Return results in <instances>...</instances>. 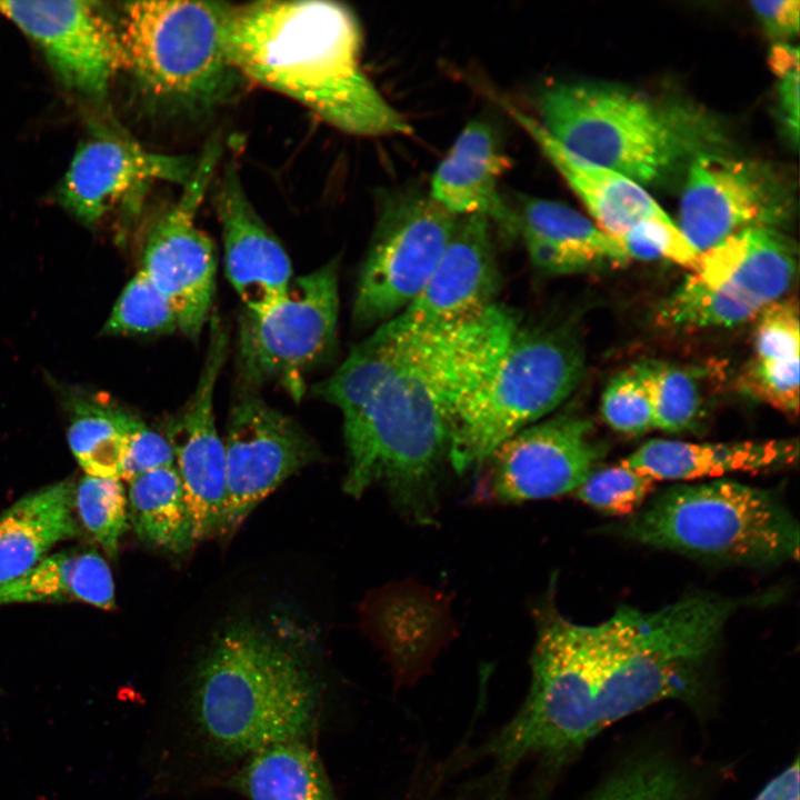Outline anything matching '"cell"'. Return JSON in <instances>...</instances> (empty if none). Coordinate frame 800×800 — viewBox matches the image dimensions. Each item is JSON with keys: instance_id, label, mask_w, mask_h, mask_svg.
<instances>
[{"instance_id": "10", "label": "cell", "mask_w": 800, "mask_h": 800, "mask_svg": "<svg viewBox=\"0 0 800 800\" xmlns=\"http://www.w3.org/2000/svg\"><path fill=\"white\" fill-rule=\"evenodd\" d=\"M338 314L337 260L292 278L282 299L266 312L243 311L237 354L241 382L247 388L274 382L299 401L306 374L334 348Z\"/></svg>"}, {"instance_id": "2", "label": "cell", "mask_w": 800, "mask_h": 800, "mask_svg": "<svg viewBox=\"0 0 800 800\" xmlns=\"http://www.w3.org/2000/svg\"><path fill=\"white\" fill-rule=\"evenodd\" d=\"M226 48L238 72L354 136L412 129L360 64L361 31L346 6L323 0L258 1L227 9Z\"/></svg>"}, {"instance_id": "27", "label": "cell", "mask_w": 800, "mask_h": 800, "mask_svg": "<svg viewBox=\"0 0 800 800\" xmlns=\"http://www.w3.org/2000/svg\"><path fill=\"white\" fill-rule=\"evenodd\" d=\"M68 410L69 446L86 474L120 480L130 442L144 423L98 398L71 397Z\"/></svg>"}, {"instance_id": "39", "label": "cell", "mask_w": 800, "mask_h": 800, "mask_svg": "<svg viewBox=\"0 0 800 800\" xmlns=\"http://www.w3.org/2000/svg\"><path fill=\"white\" fill-rule=\"evenodd\" d=\"M743 384L749 393L791 416L799 410L800 362L793 359L754 358Z\"/></svg>"}, {"instance_id": "4", "label": "cell", "mask_w": 800, "mask_h": 800, "mask_svg": "<svg viewBox=\"0 0 800 800\" xmlns=\"http://www.w3.org/2000/svg\"><path fill=\"white\" fill-rule=\"evenodd\" d=\"M746 601L710 593L654 611L623 606L594 627L599 730L664 700H692L730 617Z\"/></svg>"}, {"instance_id": "42", "label": "cell", "mask_w": 800, "mask_h": 800, "mask_svg": "<svg viewBox=\"0 0 800 800\" xmlns=\"http://www.w3.org/2000/svg\"><path fill=\"white\" fill-rule=\"evenodd\" d=\"M173 464L174 456L167 438L144 426L130 442L120 479L130 482L144 473Z\"/></svg>"}, {"instance_id": "25", "label": "cell", "mask_w": 800, "mask_h": 800, "mask_svg": "<svg viewBox=\"0 0 800 800\" xmlns=\"http://www.w3.org/2000/svg\"><path fill=\"white\" fill-rule=\"evenodd\" d=\"M74 487L59 481L29 493L0 514V584L38 564L60 541L74 538Z\"/></svg>"}, {"instance_id": "9", "label": "cell", "mask_w": 800, "mask_h": 800, "mask_svg": "<svg viewBox=\"0 0 800 800\" xmlns=\"http://www.w3.org/2000/svg\"><path fill=\"white\" fill-rule=\"evenodd\" d=\"M583 374V349L568 328H519L454 420L448 453L454 470L486 462L506 440L569 398Z\"/></svg>"}, {"instance_id": "21", "label": "cell", "mask_w": 800, "mask_h": 800, "mask_svg": "<svg viewBox=\"0 0 800 800\" xmlns=\"http://www.w3.org/2000/svg\"><path fill=\"white\" fill-rule=\"evenodd\" d=\"M509 168L510 159L493 128L472 120L438 164L428 192L451 214H483L512 234L518 231L517 212L499 192V181Z\"/></svg>"}, {"instance_id": "6", "label": "cell", "mask_w": 800, "mask_h": 800, "mask_svg": "<svg viewBox=\"0 0 800 800\" xmlns=\"http://www.w3.org/2000/svg\"><path fill=\"white\" fill-rule=\"evenodd\" d=\"M552 594L539 604L528 694L514 716L484 746L503 773L530 759H568L598 732L600 664L593 626L562 616Z\"/></svg>"}, {"instance_id": "32", "label": "cell", "mask_w": 800, "mask_h": 800, "mask_svg": "<svg viewBox=\"0 0 800 800\" xmlns=\"http://www.w3.org/2000/svg\"><path fill=\"white\" fill-rule=\"evenodd\" d=\"M633 366L649 392L654 428L672 433L691 429L702 410V394L696 374L658 360Z\"/></svg>"}, {"instance_id": "5", "label": "cell", "mask_w": 800, "mask_h": 800, "mask_svg": "<svg viewBox=\"0 0 800 800\" xmlns=\"http://www.w3.org/2000/svg\"><path fill=\"white\" fill-rule=\"evenodd\" d=\"M193 711L207 740L228 756H251L309 732L317 692L302 661L264 630L240 623L201 663Z\"/></svg>"}, {"instance_id": "13", "label": "cell", "mask_w": 800, "mask_h": 800, "mask_svg": "<svg viewBox=\"0 0 800 800\" xmlns=\"http://www.w3.org/2000/svg\"><path fill=\"white\" fill-rule=\"evenodd\" d=\"M793 208L792 188L773 167L710 152L686 170L677 226L701 253L747 229L781 230Z\"/></svg>"}, {"instance_id": "20", "label": "cell", "mask_w": 800, "mask_h": 800, "mask_svg": "<svg viewBox=\"0 0 800 800\" xmlns=\"http://www.w3.org/2000/svg\"><path fill=\"white\" fill-rule=\"evenodd\" d=\"M214 191L227 276L244 311L261 314L287 292L289 257L251 204L233 164L226 167Z\"/></svg>"}, {"instance_id": "3", "label": "cell", "mask_w": 800, "mask_h": 800, "mask_svg": "<svg viewBox=\"0 0 800 800\" xmlns=\"http://www.w3.org/2000/svg\"><path fill=\"white\" fill-rule=\"evenodd\" d=\"M538 104L539 123L562 148L640 186L666 181L698 156L729 148L722 124L702 107L614 83H553Z\"/></svg>"}, {"instance_id": "36", "label": "cell", "mask_w": 800, "mask_h": 800, "mask_svg": "<svg viewBox=\"0 0 800 800\" xmlns=\"http://www.w3.org/2000/svg\"><path fill=\"white\" fill-rule=\"evenodd\" d=\"M653 488V479L619 464L593 470L576 491L582 502L603 513L630 517Z\"/></svg>"}, {"instance_id": "46", "label": "cell", "mask_w": 800, "mask_h": 800, "mask_svg": "<svg viewBox=\"0 0 800 800\" xmlns=\"http://www.w3.org/2000/svg\"><path fill=\"white\" fill-rule=\"evenodd\" d=\"M769 63L776 76L799 69V50L788 43H776L770 51Z\"/></svg>"}, {"instance_id": "8", "label": "cell", "mask_w": 800, "mask_h": 800, "mask_svg": "<svg viewBox=\"0 0 800 800\" xmlns=\"http://www.w3.org/2000/svg\"><path fill=\"white\" fill-rule=\"evenodd\" d=\"M228 4L133 1L118 24L123 68L172 111L198 114L228 102L243 78L226 48Z\"/></svg>"}, {"instance_id": "29", "label": "cell", "mask_w": 800, "mask_h": 800, "mask_svg": "<svg viewBox=\"0 0 800 800\" xmlns=\"http://www.w3.org/2000/svg\"><path fill=\"white\" fill-rule=\"evenodd\" d=\"M238 784L250 800H334L318 757L302 740L251 754Z\"/></svg>"}, {"instance_id": "23", "label": "cell", "mask_w": 800, "mask_h": 800, "mask_svg": "<svg viewBox=\"0 0 800 800\" xmlns=\"http://www.w3.org/2000/svg\"><path fill=\"white\" fill-rule=\"evenodd\" d=\"M508 110L536 141L603 231L619 238L641 221L671 220L642 186L618 172L573 156L553 140L537 119L512 106H508Z\"/></svg>"}, {"instance_id": "18", "label": "cell", "mask_w": 800, "mask_h": 800, "mask_svg": "<svg viewBox=\"0 0 800 800\" xmlns=\"http://www.w3.org/2000/svg\"><path fill=\"white\" fill-rule=\"evenodd\" d=\"M109 124L98 123L79 144L58 188L60 204L87 224L154 181L182 187L196 164L197 158L149 151Z\"/></svg>"}, {"instance_id": "41", "label": "cell", "mask_w": 800, "mask_h": 800, "mask_svg": "<svg viewBox=\"0 0 800 800\" xmlns=\"http://www.w3.org/2000/svg\"><path fill=\"white\" fill-rule=\"evenodd\" d=\"M530 261L538 270L550 274H572L603 267L602 257L572 247L521 232Z\"/></svg>"}, {"instance_id": "12", "label": "cell", "mask_w": 800, "mask_h": 800, "mask_svg": "<svg viewBox=\"0 0 800 800\" xmlns=\"http://www.w3.org/2000/svg\"><path fill=\"white\" fill-rule=\"evenodd\" d=\"M221 153L218 140L206 144L178 200L150 223L142 242L140 270L171 303L178 329L192 339L209 318L216 289V248L197 214Z\"/></svg>"}, {"instance_id": "22", "label": "cell", "mask_w": 800, "mask_h": 800, "mask_svg": "<svg viewBox=\"0 0 800 800\" xmlns=\"http://www.w3.org/2000/svg\"><path fill=\"white\" fill-rule=\"evenodd\" d=\"M798 269L794 241L779 229L751 228L699 253L692 273L758 309L779 301Z\"/></svg>"}, {"instance_id": "19", "label": "cell", "mask_w": 800, "mask_h": 800, "mask_svg": "<svg viewBox=\"0 0 800 800\" xmlns=\"http://www.w3.org/2000/svg\"><path fill=\"white\" fill-rule=\"evenodd\" d=\"M483 214L459 217L452 237L417 298L388 323L439 329L464 323L494 304L499 271Z\"/></svg>"}, {"instance_id": "17", "label": "cell", "mask_w": 800, "mask_h": 800, "mask_svg": "<svg viewBox=\"0 0 800 800\" xmlns=\"http://www.w3.org/2000/svg\"><path fill=\"white\" fill-rule=\"evenodd\" d=\"M603 453L586 419L563 414L538 421L491 454L489 491L503 503L566 494L586 481Z\"/></svg>"}, {"instance_id": "14", "label": "cell", "mask_w": 800, "mask_h": 800, "mask_svg": "<svg viewBox=\"0 0 800 800\" xmlns=\"http://www.w3.org/2000/svg\"><path fill=\"white\" fill-rule=\"evenodd\" d=\"M223 444L226 500L220 531L224 532L239 527L266 497L318 454L293 419L251 392L232 406Z\"/></svg>"}, {"instance_id": "30", "label": "cell", "mask_w": 800, "mask_h": 800, "mask_svg": "<svg viewBox=\"0 0 800 800\" xmlns=\"http://www.w3.org/2000/svg\"><path fill=\"white\" fill-rule=\"evenodd\" d=\"M518 231L596 253L609 263L629 260L620 240L597 227L571 207L547 199L522 198Z\"/></svg>"}, {"instance_id": "24", "label": "cell", "mask_w": 800, "mask_h": 800, "mask_svg": "<svg viewBox=\"0 0 800 800\" xmlns=\"http://www.w3.org/2000/svg\"><path fill=\"white\" fill-rule=\"evenodd\" d=\"M797 439L688 442L651 439L620 464L656 480H692L731 472L762 471L798 459Z\"/></svg>"}, {"instance_id": "43", "label": "cell", "mask_w": 800, "mask_h": 800, "mask_svg": "<svg viewBox=\"0 0 800 800\" xmlns=\"http://www.w3.org/2000/svg\"><path fill=\"white\" fill-rule=\"evenodd\" d=\"M750 6L766 33L777 43H782L799 33L798 0L751 1Z\"/></svg>"}, {"instance_id": "45", "label": "cell", "mask_w": 800, "mask_h": 800, "mask_svg": "<svg viewBox=\"0 0 800 800\" xmlns=\"http://www.w3.org/2000/svg\"><path fill=\"white\" fill-rule=\"evenodd\" d=\"M753 800H800L798 758L776 776Z\"/></svg>"}, {"instance_id": "33", "label": "cell", "mask_w": 800, "mask_h": 800, "mask_svg": "<svg viewBox=\"0 0 800 800\" xmlns=\"http://www.w3.org/2000/svg\"><path fill=\"white\" fill-rule=\"evenodd\" d=\"M74 509L84 528L110 554L128 529V498L120 480L84 476L74 488Z\"/></svg>"}, {"instance_id": "28", "label": "cell", "mask_w": 800, "mask_h": 800, "mask_svg": "<svg viewBox=\"0 0 800 800\" xmlns=\"http://www.w3.org/2000/svg\"><path fill=\"white\" fill-rule=\"evenodd\" d=\"M128 512L137 536L154 548L183 553L196 542L174 464L130 481Z\"/></svg>"}, {"instance_id": "38", "label": "cell", "mask_w": 800, "mask_h": 800, "mask_svg": "<svg viewBox=\"0 0 800 800\" xmlns=\"http://www.w3.org/2000/svg\"><path fill=\"white\" fill-rule=\"evenodd\" d=\"M629 258L667 259L693 270L699 252L672 220L649 219L618 238Z\"/></svg>"}, {"instance_id": "31", "label": "cell", "mask_w": 800, "mask_h": 800, "mask_svg": "<svg viewBox=\"0 0 800 800\" xmlns=\"http://www.w3.org/2000/svg\"><path fill=\"white\" fill-rule=\"evenodd\" d=\"M760 309L689 274L658 309L659 322L669 328L704 329L738 326Z\"/></svg>"}, {"instance_id": "15", "label": "cell", "mask_w": 800, "mask_h": 800, "mask_svg": "<svg viewBox=\"0 0 800 800\" xmlns=\"http://www.w3.org/2000/svg\"><path fill=\"white\" fill-rule=\"evenodd\" d=\"M0 13L44 54L54 76L73 94L107 98L123 68L118 27L93 1H0Z\"/></svg>"}, {"instance_id": "7", "label": "cell", "mask_w": 800, "mask_h": 800, "mask_svg": "<svg viewBox=\"0 0 800 800\" xmlns=\"http://www.w3.org/2000/svg\"><path fill=\"white\" fill-rule=\"evenodd\" d=\"M627 538L689 556L774 566L799 556V526L770 490L727 479L678 484L621 526Z\"/></svg>"}, {"instance_id": "40", "label": "cell", "mask_w": 800, "mask_h": 800, "mask_svg": "<svg viewBox=\"0 0 800 800\" xmlns=\"http://www.w3.org/2000/svg\"><path fill=\"white\" fill-rule=\"evenodd\" d=\"M756 358L793 359L800 357V320L798 302L779 300L757 314Z\"/></svg>"}, {"instance_id": "1", "label": "cell", "mask_w": 800, "mask_h": 800, "mask_svg": "<svg viewBox=\"0 0 800 800\" xmlns=\"http://www.w3.org/2000/svg\"><path fill=\"white\" fill-rule=\"evenodd\" d=\"M381 328L393 339L396 364L359 414L343 423V489L359 498L381 484L403 516L430 524L454 420L486 379L489 358L466 327Z\"/></svg>"}, {"instance_id": "35", "label": "cell", "mask_w": 800, "mask_h": 800, "mask_svg": "<svg viewBox=\"0 0 800 800\" xmlns=\"http://www.w3.org/2000/svg\"><path fill=\"white\" fill-rule=\"evenodd\" d=\"M590 800H689V794L673 766L646 759L616 771Z\"/></svg>"}, {"instance_id": "26", "label": "cell", "mask_w": 800, "mask_h": 800, "mask_svg": "<svg viewBox=\"0 0 800 800\" xmlns=\"http://www.w3.org/2000/svg\"><path fill=\"white\" fill-rule=\"evenodd\" d=\"M67 601L114 609L112 573L99 553L71 550L47 556L22 576L0 584V606Z\"/></svg>"}, {"instance_id": "34", "label": "cell", "mask_w": 800, "mask_h": 800, "mask_svg": "<svg viewBox=\"0 0 800 800\" xmlns=\"http://www.w3.org/2000/svg\"><path fill=\"white\" fill-rule=\"evenodd\" d=\"M178 329L169 300L143 271L126 286L103 327L106 334H159Z\"/></svg>"}, {"instance_id": "37", "label": "cell", "mask_w": 800, "mask_h": 800, "mask_svg": "<svg viewBox=\"0 0 800 800\" xmlns=\"http://www.w3.org/2000/svg\"><path fill=\"white\" fill-rule=\"evenodd\" d=\"M601 413L607 424L621 433L639 434L654 428L651 399L633 364L607 384Z\"/></svg>"}, {"instance_id": "11", "label": "cell", "mask_w": 800, "mask_h": 800, "mask_svg": "<svg viewBox=\"0 0 800 800\" xmlns=\"http://www.w3.org/2000/svg\"><path fill=\"white\" fill-rule=\"evenodd\" d=\"M458 218L429 192L417 189L383 198L354 291L352 320L358 328L388 322L417 298L441 259Z\"/></svg>"}, {"instance_id": "16", "label": "cell", "mask_w": 800, "mask_h": 800, "mask_svg": "<svg viewBox=\"0 0 800 800\" xmlns=\"http://www.w3.org/2000/svg\"><path fill=\"white\" fill-rule=\"evenodd\" d=\"M228 346L223 322L217 314L211 316L208 348L194 392L164 426L163 436L173 451L194 540L220 531L222 522L226 454L216 426L213 393Z\"/></svg>"}, {"instance_id": "44", "label": "cell", "mask_w": 800, "mask_h": 800, "mask_svg": "<svg viewBox=\"0 0 800 800\" xmlns=\"http://www.w3.org/2000/svg\"><path fill=\"white\" fill-rule=\"evenodd\" d=\"M778 98L783 130L797 146L799 140V69L778 76Z\"/></svg>"}]
</instances>
